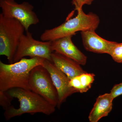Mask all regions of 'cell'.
Instances as JSON below:
<instances>
[{
    "label": "cell",
    "mask_w": 122,
    "mask_h": 122,
    "mask_svg": "<svg viewBox=\"0 0 122 122\" xmlns=\"http://www.w3.org/2000/svg\"><path fill=\"white\" fill-rule=\"evenodd\" d=\"M45 59L39 57L22 58L13 63L0 61V91H7L14 88L30 90L29 79L33 68L42 65Z\"/></svg>",
    "instance_id": "1"
},
{
    "label": "cell",
    "mask_w": 122,
    "mask_h": 122,
    "mask_svg": "<svg viewBox=\"0 0 122 122\" xmlns=\"http://www.w3.org/2000/svg\"><path fill=\"white\" fill-rule=\"evenodd\" d=\"M7 92L13 98L17 99L20 103L18 109L11 106L5 110L4 116L7 121L25 114L42 113L50 115L55 111L56 107L30 90L14 88Z\"/></svg>",
    "instance_id": "2"
},
{
    "label": "cell",
    "mask_w": 122,
    "mask_h": 122,
    "mask_svg": "<svg viewBox=\"0 0 122 122\" xmlns=\"http://www.w3.org/2000/svg\"><path fill=\"white\" fill-rule=\"evenodd\" d=\"M77 14L59 26L46 30L41 36L43 41H52L66 36H73L78 31L95 30L100 23L98 16L92 12L86 14L82 9L76 10Z\"/></svg>",
    "instance_id": "3"
},
{
    "label": "cell",
    "mask_w": 122,
    "mask_h": 122,
    "mask_svg": "<svg viewBox=\"0 0 122 122\" xmlns=\"http://www.w3.org/2000/svg\"><path fill=\"white\" fill-rule=\"evenodd\" d=\"M25 30L19 21L0 14V55L7 57L9 63H14V55Z\"/></svg>",
    "instance_id": "4"
},
{
    "label": "cell",
    "mask_w": 122,
    "mask_h": 122,
    "mask_svg": "<svg viewBox=\"0 0 122 122\" xmlns=\"http://www.w3.org/2000/svg\"><path fill=\"white\" fill-rule=\"evenodd\" d=\"M29 85L30 90L44 98L55 107L58 103V95L49 73L42 65L33 68L30 72Z\"/></svg>",
    "instance_id": "5"
},
{
    "label": "cell",
    "mask_w": 122,
    "mask_h": 122,
    "mask_svg": "<svg viewBox=\"0 0 122 122\" xmlns=\"http://www.w3.org/2000/svg\"><path fill=\"white\" fill-rule=\"evenodd\" d=\"M51 41H40L35 40L32 34L26 31L22 35L14 57V62L20 61L25 57H39L52 62L53 52Z\"/></svg>",
    "instance_id": "6"
},
{
    "label": "cell",
    "mask_w": 122,
    "mask_h": 122,
    "mask_svg": "<svg viewBox=\"0 0 122 122\" xmlns=\"http://www.w3.org/2000/svg\"><path fill=\"white\" fill-rule=\"evenodd\" d=\"M0 7L5 17L19 21L26 32L29 31L31 25L39 22V18L33 11L34 7L29 2L19 4L14 0H0Z\"/></svg>",
    "instance_id": "7"
},
{
    "label": "cell",
    "mask_w": 122,
    "mask_h": 122,
    "mask_svg": "<svg viewBox=\"0 0 122 122\" xmlns=\"http://www.w3.org/2000/svg\"><path fill=\"white\" fill-rule=\"evenodd\" d=\"M42 65L49 73L57 90L58 95V103L57 107L59 108L68 97L77 92L70 86L69 79L63 72L58 69L52 62L45 59Z\"/></svg>",
    "instance_id": "8"
},
{
    "label": "cell",
    "mask_w": 122,
    "mask_h": 122,
    "mask_svg": "<svg viewBox=\"0 0 122 122\" xmlns=\"http://www.w3.org/2000/svg\"><path fill=\"white\" fill-rule=\"evenodd\" d=\"M73 36H66L51 41L52 50L74 60L81 65H85L87 57L73 43Z\"/></svg>",
    "instance_id": "9"
},
{
    "label": "cell",
    "mask_w": 122,
    "mask_h": 122,
    "mask_svg": "<svg viewBox=\"0 0 122 122\" xmlns=\"http://www.w3.org/2000/svg\"><path fill=\"white\" fill-rule=\"evenodd\" d=\"M81 35L85 49L92 52L109 54L116 42L103 39L99 36L94 30L81 31Z\"/></svg>",
    "instance_id": "10"
},
{
    "label": "cell",
    "mask_w": 122,
    "mask_h": 122,
    "mask_svg": "<svg viewBox=\"0 0 122 122\" xmlns=\"http://www.w3.org/2000/svg\"><path fill=\"white\" fill-rule=\"evenodd\" d=\"M51 59L54 65L70 79L86 72L78 62L55 51L52 53Z\"/></svg>",
    "instance_id": "11"
},
{
    "label": "cell",
    "mask_w": 122,
    "mask_h": 122,
    "mask_svg": "<svg viewBox=\"0 0 122 122\" xmlns=\"http://www.w3.org/2000/svg\"><path fill=\"white\" fill-rule=\"evenodd\" d=\"M113 99L110 93L99 96L89 115L90 122H97L102 118L107 116L112 110Z\"/></svg>",
    "instance_id": "12"
},
{
    "label": "cell",
    "mask_w": 122,
    "mask_h": 122,
    "mask_svg": "<svg viewBox=\"0 0 122 122\" xmlns=\"http://www.w3.org/2000/svg\"><path fill=\"white\" fill-rule=\"evenodd\" d=\"M95 75L87 72L70 79V86L77 92L85 93L89 90L95 80Z\"/></svg>",
    "instance_id": "13"
},
{
    "label": "cell",
    "mask_w": 122,
    "mask_h": 122,
    "mask_svg": "<svg viewBox=\"0 0 122 122\" xmlns=\"http://www.w3.org/2000/svg\"><path fill=\"white\" fill-rule=\"evenodd\" d=\"M109 54L115 61L122 63V43L116 42L112 48Z\"/></svg>",
    "instance_id": "14"
},
{
    "label": "cell",
    "mask_w": 122,
    "mask_h": 122,
    "mask_svg": "<svg viewBox=\"0 0 122 122\" xmlns=\"http://www.w3.org/2000/svg\"><path fill=\"white\" fill-rule=\"evenodd\" d=\"M13 98L7 91H0V105L5 110L11 106Z\"/></svg>",
    "instance_id": "15"
},
{
    "label": "cell",
    "mask_w": 122,
    "mask_h": 122,
    "mask_svg": "<svg viewBox=\"0 0 122 122\" xmlns=\"http://www.w3.org/2000/svg\"><path fill=\"white\" fill-rule=\"evenodd\" d=\"M110 93L113 99L122 95V83L114 85Z\"/></svg>",
    "instance_id": "16"
},
{
    "label": "cell",
    "mask_w": 122,
    "mask_h": 122,
    "mask_svg": "<svg viewBox=\"0 0 122 122\" xmlns=\"http://www.w3.org/2000/svg\"><path fill=\"white\" fill-rule=\"evenodd\" d=\"M94 0H73L72 4L75 7V10L82 9L85 5H90Z\"/></svg>",
    "instance_id": "17"
}]
</instances>
